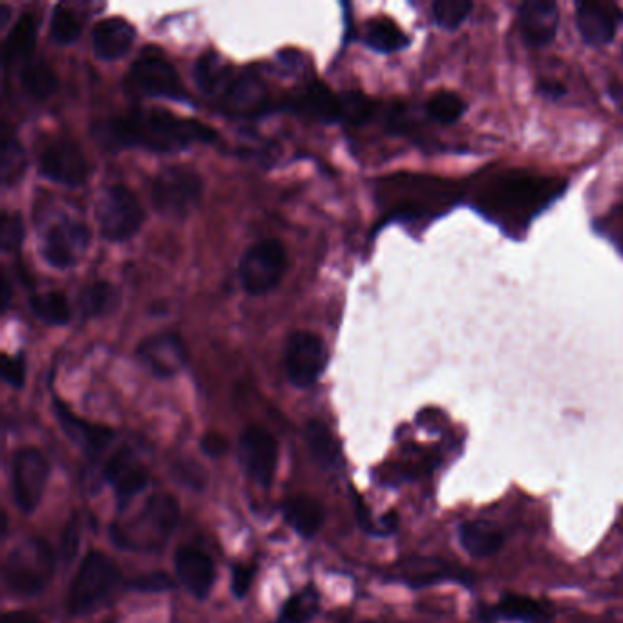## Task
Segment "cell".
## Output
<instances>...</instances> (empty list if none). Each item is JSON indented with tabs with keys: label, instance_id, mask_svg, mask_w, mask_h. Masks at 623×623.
I'll return each mask as SVG.
<instances>
[{
	"label": "cell",
	"instance_id": "19",
	"mask_svg": "<svg viewBox=\"0 0 623 623\" xmlns=\"http://www.w3.org/2000/svg\"><path fill=\"white\" fill-rule=\"evenodd\" d=\"M536 183L538 181L528 176L507 174L497 183L492 194L497 205L507 200L508 211H514L519 207L523 212H536L534 207L547 203V200L550 201V192H552L547 181H541L539 185Z\"/></svg>",
	"mask_w": 623,
	"mask_h": 623
},
{
	"label": "cell",
	"instance_id": "28",
	"mask_svg": "<svg viewBox=\"0 0 623 623\" xmlns=\"http://www.w3.org/2000/svg\"><path fill=\"white\" fill-rule=\"evenodd\" d=\"M37 37V24L32 13H22L4 41V63L30 59Z\"/></svg>",
	"mask_w": 623,
	"mask_h": 623
},
{
	"label": "cell",
	"instance_id": "3",
	"mask_svg": "<svg viewBox=\"0 0 623 623\" xmlns=\"http://www.w3.org/2000/svg\"><path fill=\"white\" fill-rule=\"evenodd\" d=\"M55 565V552L44 539H21L4 563L6 587L15 596H35L52 581Z\"/></svg>",
	"mask_w": 623,
	"mask_h": 623
},
{
	"label": "cell",
	"instance_id": "20",
	"mask_svg": "<svg viewBox=\"0 0 623 623\" xmlns=\"http://www.w3.org/2000/svg\"><path fill=\"white\" fill-rule=\"evenodd\" d=\"M53 410L57 421L72 443L77 444L88 455H99L114 439V432L101 424L88 423L70 412L63 402L53 399Z\"/></svg>",
	"mask_w": 623,
	"mask_h": 623
},
{
	"label": "cell",
	"instance_id": "17",
	"mask_svg": "<svg viewBox=\"0 0 623 623\" xmlns=\"http://www.w3.org/2000/svg\"><path fill=\"white\" fill-rule=\"evenodd\" d=\"M519 32L528 46H549L558 33L560 10L552 0H525L518 10Z\"/></svg>",
	"mask_w": 623,
	"mask_h": 623
},
{
	"label": "cell",
	"instance_id": "12",
	"mask_svg": "<svg viewBox=\"0 0 623 623\" xmlns=\"http://www.w3.org/2000/svg\"><path fill=\"white\" fill-rule=\"evenodd\" d=\"M39 172L44 178L66 187L83 185L88 178V161L72 141L59 139L44 148L39 156Z\"/></svg>",
	"mask_w": 623,
	"mask_h": 623
},
{
	"label": "cell",
	"instance_id": "36",
	"mask_svg": "<svg viewBox=\"0 0 623 623\" xmlns=\"http://www.w3.org/2000/svg\"><path fill=\"white\" fill-rule=\"evenodd\" d=\"M472 10L474 2L470 0H437L432 6L433 22L448 32H455Z\"/></svg>",
	"mask_w": 623,
	"mask_h": 623
},
{
	"label": "cell",
	"instance_id": "6",
	"mask_svg": "<svg viewBox=\"0 0 623 623\" xmlns=\"http://www.w3.org/2000/svg\"><path fill=\"white\" fill-rule=\"evenodd\" d=\"M145 220L143 205L125 185H108L96 201L99 233L110 242H125L138 233Z\"/></svg>",
	"mask_w": 623,
	"mask_h": 623
},
{
	"label": "cell",
	"instance_id": "27",
	"mask_svg": "<svg viewBox=\"0 0 623 623\" xmlns=\"http://www.w3.org/2000/svg\"><path fill=\"white\" fill-rule=\"evenodd\" d=\"M300 106L309 116L317 117L326 123L342 119L340 96L333 94L329 86L322 81H313L306 86L304 94L300 97Z\"/></svg>",
	"mask_w": 623,
	"mask_h": 623
},
{
	"label": "cell",
	"instance_id": "44",
	"mask_svg": "<svg viewBox=\"0 0 623 623\" xmlns=\"http://www.w3.org/2000/svg\"><path fill=\"white\" fill-rule=\"evenodd\" d=\"M2 379L13 388H22L26 381V366L22 357L2 355Z\"/></svg>",
	"mask_w": 623,
	"mask_h": 623
},
{
	"label": "cell",
	"instance_id": "33",
	"mask_svg": "<svg viewBox=\"0 0 623 623\" xmlns=\"http://www.w3.org/2000/svg\"><path fill=\"white\" fill-rule=\"evenodd\" d=\"M19 79H21L22 86L26 88V92H30L37 99L53 96L59 86L55 72L48 66V63L39 61V59H28L21 68Z\"/></svg>",
	"mask_w": 623,
	"mask_h": 623
},
{
	"label": "cell",
	"instance_id": "15",
	"mask_svg": "<svg viewBox=\"0 0 623 623\" xmlns=\"http://www.w3.org/2000/svg\"><path fill=\"white\" fill-rule=\"evenodd\" d=\"M136 355L139 362L159 379L174 377L187 364V348L176 333H158L145 338Z\"/></svg>",
	"mask_w": 623,
	"mask_h": 623
},
{
	"label": "cell",
	"instance_id": "41",
	"mask_svg": "<svg viewBox=\"0 0 623 623\" xmlns=\"http://www.w3.org/2000/svg\"><path fill=\"white\" fill-rule=\"evenodd\" d=\"M22 220L19 214H4L0 225V243L4 251H13L19 247L22 240Z\"/></svg>",
	"mask_w": 623,
	"mask_h": 623
},
{
	"label": "cell",
	"instance_id": "43",
	"mask_svg": "<svg viewBox=\"0 0 623 623\" xmlns=\"http://www.w3.org/2000/svg\"><path fill=\"white\" fill-rule=\"evenodd\" d=\"M130 589L138 592H163L174 587V581L170 580L163 572H150L139 576L132 583H128Z\"/></svg>",
	"mask_w": 623,
	"mask_h": 623
},
{
	"label": "cell",
	"instance_id": "25",
	"mask_svg": "<svg viewBox=\"0 0 623 623\" xmlns=\"http://www.w3.org/2000/svg\"><path fill=\"white\" fill-rule=\"evenodd\" d=\"M550 614L547 609L538 602L532 600L528 596H516V594H507L503 596L494 609H488L485 613H481L483 622H492L497 618H505L512 622L521 623H539L547 620Z\"/></svg>",
	"mask_w": 623,
	"mask_h": 623
},
{
	"label": "cell",
	"instance_id": "4",
	"mask_svg": "<svg viewBox=\"0 0 623 623\" xmlns=\"http://www.w3.org/2000/svg\"><path fill=\"white\" fill-rule=\"evenodd\" d=\"M121 581V571L112 558L103 552H88L75 572L70 585L66 609L74 616L94 613L108 602Z\"/></svg>",
	"mask_w": 623,
	"mask_h": 623
},
{
	"label": "cell",
	"instance_id": "2",
	"mask_svg": "<svg viewBox=\"0 0 623 623\" xmlns=\"http://www.w3.org/2000/svg\"><path fill=\"white\" fill-rule=\"evenodd\" d=\"M178 523V499L170 494H154L128 523L112 527V539L121 549L156 552L165 547Z\"/></svg>",
	"mask_w": 623,
	"mask_h": 623
},
{
	"label": "cell",
	"instance_id": "22",
	"mask_svg": "<svg viewBox=\"0 0 623 623\" xmlns=\"http://www.w3.org/2000/svg\"><path fill=\"white\" fill-rule=\"evenodd\" d=\"M136 30L121 17H106L92 30V44L99 59L114 61L123 57L134 43Z\"/></svg>",
	"mask_w": 623,
	"mask_h": 623
},
{
	"label": "cell",
	"instance_id": "46",
	"mask_svg": "<svg viewBox=\"0 0 623 623\" xmlns=\"http://www.w3.org/2000/svg\"><path fill=\"white\" fill-rule=\"evenodd\" d=\"M201 450L211 457H220L229 450V443L220 433H207L201 441Z\"/></svg>",
	"mask_w": 623,
	"mask_h": 623
},
{
	"label": "cell",
	"instance_id": "13",
	"mask_svg": "<svg viewBox=\"0 0 623 623\" xmlns=\"http://www.w3.org/2000/svg\"><path fill=\"white\" fill-rule=\"evenodd\" d=\"M90 243V231L85 223L64 220L52 225L43 236L41 253L43 258L57 269L74 265Z\"/></svg>",
	"mask_w": 623,
	"mask_h": 623
},
{
	"label": "cell",
	"instance_id": "49",
	"mask_svg": "<svg viewBox=\"0 0 623 623\" xmlns=\"http://www.w3.org/2000/svg\"><path fill=\"white\" fill-rule=\"evenodd\" d=\"M8 298H10V284L6 278H2V307L8 306Z\"/></svg>",
	"mask_w": 623,
	"mask_h": 623
},
{
	"label": "cell",
	"instance_id": "8",
	"mask_svg": "<svg viewBox=\"0 0 623 623\" xmlns=\"http://www.w3.org/2000/svg\"><path fill=\"white\" fill-rule=\"evenodd\" d=\"M50 476V465L41 450L26 446L11 461V496L17 508L30 514L39 507Z\"/></svg>",
	"mask_w": 623,
	"mask_h": 623
},
{
	"label": "cell",
	"instance_id": "35",
	"mask_svg": "<svg viewBox=\"0 0 623 623\" xmlns=\"http://www.w3.org/2000/svg\"><path fill=\"white\" fill-rule=\"evenodd\" d=\"M30 307L37 317L48 324H66L70 320V304L59 291H48L43 295H33Z\"/></svg>",
	"mask_w": 623,
	"mask_h": 623
},
{
	"label": "cell",
	"instance_id": "32",
	"mask_svg": "<svg viewBox=\"0 0 623 623\" xmlns=\"http://www.w3.org/2000/svg\"><path fill=\"white\" fill-rule=\"evenodd\" d=\"M119 304V293L116 287L108 282H94L83 289L79 296V307L85 317H106L116 311Z\"/></svg>",
	"mask_w": 623,
	"mask_h": 623
},
{
	"label": "cell",
	"instance_id": "47",
	"mask_svg": "<svg viewBox=\"0 0 623 623\" xmlns=\"http://www.w3.org/2000/svg\"><path fill=\"white\" fill-rule=\"evenodd\" d=\"M2 623H41L37 616L24 611H11L2 616Z\"/></svg>",
	"mask_w": 623,
	"mask_h": 623
},
{
	"label": "cell",
	"instance_id": "7",
	"mask_svg": "<svg viewBox=\"0 0 623 623\" xmlns=\"http://www.w3.org/2000/svg\"><path fill=\"white\" fill-rule=\"evenodd\" d=\"M287 271V254L282 242L275 238L251 245L240 260L238 276L249 295H265L273 291Z\"/></svg>",
	"mask_w": 623,
	"mask_h": 623
},
{
	"label": "cell",
	"instance_id": "37",
	"mask_svg": "<svg viewBox=\"0 0 623 623\" xmlns=\"http://www.w3.org/2000/svg\"><path fill=\"white\" fill-rule=\"evenodd\" d=\"M318 611V594L304 591L287 600L278 616V623H307Z\"/></svg>",
	"mask_w": 623,
	"mask_h": 623
},
{
	"label": "cell",
	"instance_id": "30",
	"mask_svg": "<svg viewBox=\"0 0 623 623\" xmlns=\"http://www.w3.org/2000/svg\"><path fill=\"white\" fill-rule=\"evenodd\" d=\"M364 41L375 52L381 53L399 52L410 44L408 35L402 32L395 22L386 19V17H377V19L368 22Z\"/></svg>",
	"mask_w": 623,
	"mask_h": 623
},
{
	"label": "cell",
	"instance_id": "16",
	"mask_svg": "<svg viewBox=\"0 0 623 623\" xmlns=\"http://www.w3.org/2000/svg\"><path fill=\"white\" fill-rule=\"evenodd\" d=\"M105 479L116 494L119 507L125 508L132 497L148 485V472L138 455L128 448L117 450L105 466Z\"/></svg>",
	"mask_w": 623,
	"mask_h": 623
},
{
	"label": "cell",
	"instance_id": "48",
	"mask_svg": "<svg viewBox=\"0 0 623 623\" xmlns=\"http://www.w3.org/2000/svg\"><path fill=\"white\" fill-rule=\"evenodd\" d=\"M539 92H543L547 97H560L565 94V86L560 83H552V81H545L539 85Z\"/></svg>",
	"mask_w": 623,
	"mask_h": 623
},
{
	"label": "cell",
	"instance_id": "29",
	"mask_svg": "<svg viewBox=\"0 0 623 623\" xmlns=\"http://www.w3.org/2000/svg\"><path fill=\"white\" fill-rule=\"evenodd\" d=\"M231 75H233L231 68L223 63L218 53L214 52L203 53L194 66L196 85L200 86L201 92L209 96H220L223 86L229 81Z\"/></svg>",
	"mask_w": 623,
	"mask_h": 623
},
{
	"label": "cell",
	"instance_id": "21",
	"mask_svg": "<svg viewBox=\"0 0 623 623\" xmlns=\"http://www.w3.org/2000/svg\"><path fill=\"white\" fill-rule=\"evenodd\" d=\"M174 565L183 587L191 592L194 598L205 600L216 580V571L211 558L194 547H183L178 550Z\"/></svg>",
	"mask_w": 623,
	"mask_h": 623
},
{
	"label": "cell",
	"instance_id": "24",
	"mask_svg": "<svg viewBox=\"0 0 623 623\" xmlns=\"http://www.w3.org/2000/svg\"><path fill=\"white\" fill-rule=\"evenodd\" d=\"M503 532L488 521H465L459 527V543L472 558H490L503 547Z\"/></svg>",
	"mask_w": 623,
	"mask_h": 623
},
{
	"label": "cell",
	"instance_id": "11",
	"mask_svg": "<svg viewBox=\"0 0 623 623\" xmlns=\"http://www.w3.org/2000/svg\"><path fill=\"white\" fill-rule=\"evenodd\" d=\"M240 461L245 474L258 485H271L278 465L275 437L262 426H249L240 437Z\"/></svg>",
	"mask_w": 623,
	"mask_h": 623
},
{
	"label": "cell",
	"instance_id": "42",
	"mask_svg": "<svg viewBox=\"0 0 623 623\" xmlns=\"http://www.w3.org/2000/svg\"><path fill=\"white\" fill-rule=\"evenodd\" d=\"M79 541H81V523L77 516H72L61 536V558H63L64 565L74 560L79 549Z\"/></svg>",
	"mask_w": 623,
	"mask_h": 623
},
{
	"label": "cell",
	"instance_id": "14",
	"mask_svg": "<svg viewBox=\"0 0 623 623\" xmlns=\"http://www.w3.org/2000/svg\"><path fill=\"white\" fill-rule=\"evenodd\" d=\"M622 22L623 11L614 2L583 0L576 6V26L589 46L600 48L611 43Z\"/></svg>",
	"mask_w": 623,
	"mask_h": 623
},
{
	"label": "cell",
	"instance_id": "45",
	"mask_svg": "<svg viewBox=\"0 0 623 623\" xmlns=\"http://www.w3.org/2000/svg\"><path fill=\"white\" fill-rule=\"evenodd\" d=\"M254 574H256V569L253 565H236L234 567L231 591L236 598H243L253 587Z\"/></svg>",
	"mask_w": 623,
	"mask_h": 623
},
{
	"label": "cell",
	"instance_id": "18",
	"mask_svg": "<svg viewBox=\"0 0 623 623\" xmlns=\"http://www.w3.org/2000/svg\"><path fill=\"white\" fill-rule=\"evenodd\" d=\"M218 99L233 114L253 116L264 110L267 90L256 75L233 74L223 86Z\"/></svg>",
	"mask_w": 623,
	"mask_h": 623
},
{
	"label": "cell",
	"instance_id": "10",
	"mask_svg": "<svg viewBox=\"0 0 623 623\" xmlns=\"http://www.w3.org/2000/svg\"><path fill=\"white\" fill-rule=\"evenodd\" d=\"M128 74L132 79V85L148 96L170 97V99L185 97L180 75L176 72V68L161 55L150 52L141 53L130 66Z\"/></svg>",
	"mask_w": 623,
	"mask_h": 623
},
{
	"label": "cell",
	"instance_id": "23",
	"mask_svg": "<svg viewBox=\"0 0 623 623\" xmlns=\"http://www.w3.org/2000/svg\"><path fill=\"white\" fill-rule=\"evenodd\" d=\"M401 580L408 583L412 589H423V587L437 585L443 581H457L463 585H470L474 581V576L463 569H455L444 561L417 560L415 563L406 565V571L402 572Z\"/></svg>",
	"mask_w": 623,
	"mask_h": 623
},
{
	"label": "cell",
	"instance_id": "31",
	"mask_svg": "<svg viewBox=\"0 0 623 623\" xmlns=\"http://www.w3.org/2000/svg\"><path fill=\"white\" fill-rule=\"evenodd\" d=\"M306 443L318 465L335 468L340 463V446L326 424L309 421L306 426Z\"/></svg>",
	"mask_w": 623,
	"mask_h": 623
},
{
	"label": "cell",
	"instance_id": "26",
	"mask_svg": "<svg viewBox=\"0 0 623 623\" xmlns=\"http://www.w3.org/2000/svg\"><path fill=\"white\" fill-rule=\"evenodd\" d=\"M284 518L302 538H313L324 525L322 503L309 496H296L284 503Z\"/></svg>",
	"mask_w": 623,
	"mask_h": 623
},
{
	"label": "cell",
	"instance_id": "40",
	"mask_svg": "<svg viewBox=\"0 0 623 623\" xmlns=\"http://www.w3.org/2000/svg\"><path fill=\"white\" fill-rule=\"evenodd\" d=\"M24 169V156L15 141H6L2 147V180L4 185H10L17 180Z\"/></svg>",
	"mask_w": 623,
	"mask_h": 623
},
{
	"label": "cell",
	"instance_id": "39",
	"mask_svg": "<svg viewBox=\"0 0 623 623\" xmlns=\"http://www.w3.org/2000/svg\"><path fill=\"white\" fill-rule=\"evenodd\" d=\"M340 108H342V119L351 125H362L370 121L375 112V103L370 97L360 94V92H344L340 94Z\"/></svg>",
	"mask_w": 623,
	"mask_h": 623
},
{
	"label": "cell",
	"instance_id": "38",
	"mask_svg": "<svg viewBox=\"0 0 623 623\" xmlns=\"http://www.w3.org/2000/svg\"><path fill=\"white\" fill-rule=\"evenodd\" d=\"M50 33L55 43L72 44L81 33V24L72 11L63 4H55L50 19Z\"/></svg>",
	"mask_w": 623,
	"mask_h": 623
},
{
	"label": "cell",
	"instance_id": "1",
	"mask_svg": "<svg viewBox=\"0 0 623 623\" xmlns=\"http://www.w3.org/2000/svg\"><path fill=\"white\" fill-rule=\"evenodd\" d=\"M105 134L117 145L141 147L156 152H176L194 143H211L214 128L196 119L176 116L163 108L132 110L105 125Z\"/></svg>",
	"mask_w": 623,
	"mask_h": 623
},
{
	"label": "cell",
	"instance_id": "5",
	"mask_svg": "<svg viewBox=\"0 0 623 623\" xmlns=\"http://www.w3.org/2000/svg\"><path fill=\"white\" fill-rule=\"evenodd\" d=\"M203 181L196 170L170 165L152 181V205L165 218H185L200 203Z\"/></svg>",
	"mask_w": 623,
	"mask_h": 623
},
{
	"label": "cell",
	"instance_id": "9",
	"mask_svg": "<svg viewBox=\"0 0 623 623\" xmlns=\"http://www.w3.org/2000/svg\"><path fill=\"white\" fill-rule=\"evenodd\" d=\"M328 348L313 331L298 329L287 338L286 373L298 388H309L326 370Z\"/></svg>",
	"mask_w": 623,
	"mask_h": 623
},
{
	"label": "cell",
	"instance_id": "34",
	"mask_svg": "<svg viewBox=\"0 0 623 623\" xmlns=\"http://www.w3.org/2000/svg\"><path fill=\"white\" fill-rule=\"evenodd\" d=\"M426 112L433 121H437L441 125H454L461 117L465 116L466 103L454 92L441 90L428 99Z\"/></svg>",
	"mask_w": 623,
	"mask_h": 623
}]
</instances>
